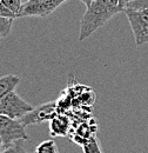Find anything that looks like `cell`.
I'll list each match as a JSON object with an SVG mask.
<instances>
[{"instance_id":"obj_1","label":"cell","mask_w":148,"mask_h":153,"mask_svg":"<svg viewBox=\"0 0 148 153\" xmlns=\"http://www.w3.org/2000/svg\"><path fill=\"white\" fill-rule=\"evenodd\" d=\"M119 12H122V10L118 0H94L86 8L81 18L79 40L84 41L91 37L96 30L102 27Z\"/></svg>"},{"instance_id":"obj_2","label":"cell","mask_w":148,"mask_h":153,"mask_svg":"<svg viewBox=\"0 0 148 153\" xmlns=\"http://www.w3.org/2000/svg\"><path fill=\"white\" fill-rule=\"evenodd\" d=\"M125 14L130 21V28L135 39L136 46H142L148 42V8L133 10L126 8Z\"/></svg>"},{"instance_id":"obj_3","label":"cell","mask_w":148,"mask_h":153,"mask_svg":"<svg viewBox=\"0 0 148 153\" xmlns=\"http://www.w3.org/2000/svg\"><path fill=\"white\" fill-rule=\"evenodd\" d=\"M0 138L4 147L10 146L17 140H28L26 127L19 119H12L2 114H0Z\"/></svg>"},{"instance_id":"obj_4","label":"cell","mask_w":148,"mask_h":153,"mask_svg":"<svg viewBox=\"0 0 148 153\" xmlns=\"http://www.w3.org/2000/svg\"><path fill=\"white\" fill-rule=\"evenodd\" d=\"M67 0H27L22 2V7L18 14L21 17H37L46 18L52 14L58 7H60Z\"/></svg>"},{"instance_id":"obj_5","label":"cell","mask_w":148,"mask_h":153,"mask_svg":"<svg viewBox=\"0 0 148 153\" xmlns=\"http://www.w3.org/2000/svg\"><path fill=\"white\" fill-rule=\"evenodd\" d=\"M32 110L33 106L24 100L16 92V90L6 94L0 100V114L10 117L12 119H20Z\"/></svg>"},{"instance_id":"obj_6","label":"cell","mask_w":148,"mask_h":153,"mask_svg":"<svg viewBox=\"0 0 148 153\" xmlns=\"http://www.w3.org/2000/svg\"><path fill=\"white\" fill-rule=\"evenodd\" d=\"M59 113L58 112V107H56V102H46L42 104L40 106L33 107L32 111H30L28 113L21 117L19 120L20 123L27 128L31 125H36V124H41L44 121L51 120L54 115Z\"/></svg>"},{"instance_id":"obj_7","label":"cell","mask_w":148,"mask_h":153,"mask_svg":"<svg viewBox=\"0 0 148 153\" xmlns=\"http://www.w3.org/2000/svg\"><path fill=\"white\" fill-rule=\"evenodd\" d=\"M70 130V119L59 113L50 120V132L52 137L66 135Z\"/></svg>"},{"instance_id":"obj_8","label":"cell","mask_w":148,"mask_h":153,"mask_svg":"<svg viewBox=\"0 0 148 153\" xmlns=\"http://www.w3.org/2000/svg\"><path fill=\"white\" fill-rule=\"evenodd\" d=\"M19 82H20V78L14 74L0 76V100L10 92L14 91Z\"/></svg>"},{"instance_id":"obj_9","label":"cell","mask_w":148,"mask_h":153,"mask_svg":"<svg viewBox=\"0 0 148 153\" xmlns=\"http://www.w3.org/2000/svg\"><path fill=\"white\" fill-rule=\"evenodd\" d=\"M34 153H60L58 150L56 143L54 139H48L40 143L37 146Z\"/></svg>"},{"instance_id":"obj_10","label":"cell","mask_w":148,"mask_h":153,"mask_svg":"<svg viewBox=\"0 0 148 153\" xmlns=\"http://www.w3.org/2000/svg\"><path fill=\"white\" fill-rule=\"evenodd\" d=\"M82 150L84 153H101L100 146L95 137H91L82 143Z\"/></svg>"},{"instance_id":"obj_11","label":"cell","mask_w":148,"mask_h":153,"mask_svg":"<svg viewBox=\"0 0 148 153\" xmlns=\"http://www.w3.org/2000/svg\"><path fill=\"white\" fill-rule=\"evenodd\" d=\"M13 20L14 19H12V18H6V17L0 16V39L6 38L10 36L12 25H13Z\"/></svg>"},{"instance_id":"obj_12","label":"cell","mask_w":148,"mask_h":153,"mask_svg":"<svg viewBox=\"0 0 148 153\" xmlns=\"http://www.w3.org/2000/svg\"><path fill=\"white\" fill-rule=\"evenodd\" d=\"M24 141L25 140H17L10 146L4 147V150H1L0 153H28L24 146Z\"/></svg>"},{"instance_id":"obj_13","label":"cell","mask_w":148,"mask_h":153,"mask_svg":"<svg viewBox=\"0 0 148 153\" xmlns=\"http://www.w3.org/2000/svg\"><path fill=\"white\" fill-rule=\"evenodd\" d=\"M7 8H10L12 12H14L17 16L19 14L21 7H22V1L21 0H0Z\"/></svg>"},{"instance_id":"obj_14","label":"cell","mask_w":148,"mask_h":153,"mask_svg":"<svg viewBox=\"0 0 148 153\" xmlns=\"http://www.w3.org/2000/svg\"><path fill=\"white\" fill-rule=\"evenodd\" d=\"M126 8H133V10H142V8H148V0H133L130 2ZM125 8V10H126Z\"/></svg>"},{"instance_id":"obj_15","label":"cell","mask_w":148,"mask_h":153,"mask_svg":"<svg viewBox=\"0 0 148 153\" xmlns=\"http://www.w3.org/2000/svg\"><path fill=\"white\" fill-rule=\"evenodd\" d=\"M0 16L1 17H6V18H12V19L18 18V16L14 12H12L10 8H7L1 1H0Z\"/></svg>"},{"instance_id":"obj_16","label":"cell","mask_w":148,"mask_h":153,"mask_svg":"<svg viewBox=\"0 0 148 153\" xmlns=\"http://www.w3.org/2000/svg\"><path fill=\"white\" fill-rule=\"evenodd\" d=\"M119 1V6H120V8L122 10V12L125 11V8H126V6L130 4V2H132L133 0H118Z\"/></svg>"},{"instance_id":"obj_17","label":"cell","mask_w":148,"mask_h":153,"mask_svg":"<svg viewBox=\"0 0 148 153\" xmlns=\"http://www.w3.org/2000/svg\"><path fill=\"white\" fill-rule=\"evenodd\" d=\"M80 1H81V2H84V4L86 5V7H88V6L92 4L94 0H80Z\"/></svg>"},{"instance_id":"obj_18","label":"cell","mask_w":148,"mask_h":153,"mask_svg":"<svg viewBox=\"0 0 148 153\" xmlns=\"http://www.w3.org/2000/svg\"><path fill=\"white\" fill-rule=\"evenodd\" d=\"M2 147H4V144H2V140H1V138H0V151H1Z\"/></svg>"}]
</instances>
